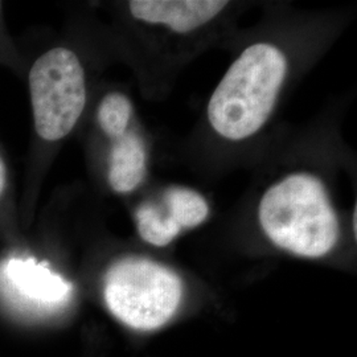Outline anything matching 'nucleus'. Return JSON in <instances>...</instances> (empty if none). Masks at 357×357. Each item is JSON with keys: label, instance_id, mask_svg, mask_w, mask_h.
Listing matches in <instances>:
<instances>
[{"label": "nucleus", "instance_id": "obj_1", "mask_svg": "<svg viewBox=\"0 0 357 357\" xmlns=\"http://www.w3.org/2000/svg\"><path fill=\"white\" fill-rule=\"evenodd\" d=\"M287 72V60L271 44L246 48L213 91L208 119L218 135L243 141L266 123Z\"/></svg>", "mask_w": 357, "mask_h": 357}, {"label": "nucleus", "instance_id": "obj_2", "mask_svg": "<svg viewBox=\"0 0 357 357\" xmlns=\"http://www.w3.org/2000/svg\"><path fill=\"white\" fill-rule=\"evenodd\" d=\"M258 218L271 243L301 257L328 255L340 237L328 193L310 174H294L270 187L261 199Z\"/></svg>", "mask_w": 357, "mask_h": 357}, {"label": "nucleus", "instance_id": "obj_3", "mask_svg": "<svg viewBox=\"0 0 357 357\" xmlns=\"http://www.w3.org/2000/svg\"><path fill=\"white\" fill-rule=\"evenodd\" d=\"M103 298L113 317L125 326L153 331L176 314L183 299V282L165 265L131 255L107 268Z\"/></svg>", "mask_w": 357, "mask_h": 357}, {"label": "nucleus", "instance_id": "obj_4", "mask_svg": "<svg viewBox=\"0 0 357 357\" xmlns=\"http://www.w3.org/2000/svg\"><path fill=\"white\" fill-rule=\"evenodd\" d=\"M35 128L45 141L63 139L76 126L86 102L84 68L75 52L54 48L29 72Z\"/></svg>", "mask_w": 357, "mask_h": 357}, {"label": "nucleus", "instance_id": "obj_5", "mask_svg": "<svg viewBox=\"0 0 357 357\" xmlns=\"http://www.w3.org/2000/svg\"><path fill=\"white\" fill-rule=\"evenodd\" d=\"M3 277L22 303L38 311L61 308L73 291L69 282L33 258H11L3 268Z\"/></svg>", "mask_w": 357, "mask_h": 357}, {"label": "nucleus", "instance_id": "obj_6", "mask_svg": "<svg viewBox=\"0 0 357 357\" xmlns=\"http://www.w3.org/2000/svg\"><path fill=\"white\" fill-rule=\"evenodd\" d=\"M227 6L224 0H132L128 10L141 22L185 33L213 20Z\"/></svg>", "mask_w": 357, "mask_h": 357}, {"label": "nucleus", "instance_id": "obj_7", "mask_svg": "<svg viewBox=\"0 0 357 357\" xmlns=\"http://www.w3.org/2000/svg\"><path fill=\"white\" fill-rule=\"evenodd\" d=\"M146 176V150L135 132L115 139L110 153L109 183L115 192L134 191Z\"/></svg>", "mask_w": 357, "mask_h": 357}, {"label": "nucleus", "instance_id": "obj_8", "mask_svg": "<svg viewBox=\"0 0 357 357\" xmlns=\"http://www.w3.org/2000/svg\"><path fill=\"white\" fill-rule=\"evenodd\" d=\"M167 212L165 222L168 230L176 238L183 229L196 228L203 224L208 213L209 206L204 197L188 188L174 187L166 193Z\"/></svg>", "mask_w": 357, "mask_h": 357}, {"label": "nucleus", "instance_id": "obj_9", "mask_svg": "<svg viewBox=\"0 0 357 357\" xmlns=\"http://www.w3.org/2000/svg\"><path fill=\"white\" fill-rule=\"evenodd\" d=\"M132 114V106L122 93H110L98 107V122L103 132L118 139L128 132V122Z\"/></svg>", "mask_w": 357, "mask_h": 357}, {"label": "nucleus", "instance_id": "obj_10", "mask_svg": "<svg viewBox=\"0 0 357 357\" xmlns=\"http://www.w3.org/2000/svg\"><path fill=\"white\" fill-rule=\"evenodd\" d=\"M6 178H7L6 167L3 165V160L0 158V196H1V193L4 191V187H6Z\"/></svg>", "mask_w": 357, "mask_h": 357}]
</instances>
